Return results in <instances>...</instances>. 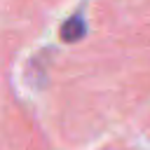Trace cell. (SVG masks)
Instances as JSON below:
<instances>
[{
	"label": "cell",
	"instance_id": "1",
	"mask_svg": "<svg viewBox=\"0 0 150 150\" xmlns=\"http://www.w3.org/2000/svg\"><path fill=\"white\" fill-rule=\"evenodd\" d=\"M82 35H84V21H82L80 16H73V19H68V21L63 23V28H61V38H63L66 42L80 40Z\"/></svg>",
	"mask_w": 150,
	"mask_h": 150
}]
</instances>
